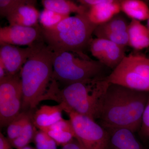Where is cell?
Listing matches in <instances>:
<instances>
[{"instance_id": "cell-24", "label": "cell", "mask_w": 149, "mask_h": 149, "mask_svg": "<svg viewBox=\"0 0 149 149\" xmlns=\"http://www.w3.org/2000/svg\"><path fill=\"white\" fill-rule=\"evenodd\" d=\"M33 142L37 149H57L54 140L42 130H37Z\"/></svg>"}, {"instance_id": "cell-18", "label": "cell", "mask_w": 149, "mask_h": 149, "mask_svg": "<svg viewBox=\"0 0 149 149\" xmlns=\"http://www.w3.org/2000/svg\"><path fill=\"white\" fill-rule=\"evenodd\" d=\"M128 46L136 50L149 47V31L141 22L131 19L128 27Z\"/></svg>"}, {"instance_id": "cell-17", "label": "cell", "mask_w": 149, "mask_h": 149, "mask_svg": "<svg viewBox=\"0 0 149 149\" xmlns=\"http://www.w3.org/2000/svg\"><path fill=\"white\" fill-rule=\"evenodd\" d=\"M47 133L58 146H63L76 139L71 121L63 118L52 125L40 130Z\"/></svg>"}, {"instance_id": "cell-1", "label": "cell", "mask_w": 149, "mask_h": 149, "mask_svg": "<svg viewBox=\"0 0 149 149\" xmlns=\"http://www.w3.org/2000/svg\"><path fill=\"white\" fill-rule=\"evenodd\" d=\"M149 93L110 83L99 119L107 131L125 128L139 132Z\"/></svg>"}, {"instance_id": "cell-15", "label": "cell", "mask_w": 149, "mask_h": 149, "mask_svg": "<svg viewBox=\"0 0 149 149\" xmlns=\"http://www.w3.org/2000/svg\"><path fill=\"white\" fill-rule=\"evenodd\" d=\"M107 131L109 134V149H145L131 130L120 128Z\"/></svg>"}, {"instance_id": "cell-12", "label": "cell", "mask_w": 149, "mask_h": 149, "mask_svg": "<svg viewBox=\"0 0 149 149\" xmlns=\"http://www.w3.org/2000/svg\"><path fill=\"white\" fill-rule=\"evenodd\" d=\"M129 23L125 17L119 13L109 21L97 25L93 34L97 38L109 40L125 47L129 44Z\"/></svg>"}, {"instance_id": "cell-8", "label": "cell", "mask_w": 149, "mask_h": 149, "mask_svg": "<svg viewBox=\"0 0 149 149\" xmlns=\"http://www.w3.org/2000/svg\"><path fill=\"white\" fill-rule=\"evenodd\" d=\"M22 93L20 72L0 80V126L7 127L22 112Z\"/></svg>"}, {"instance_id": "cell-11", "label": "cell", "mask_w": 149, "mask_h": 149, "mask_svg": "<svg viewBox=\"0 0 149 149\" xmlns=\"http://www.w3.org/2000/svg\"><path fill=\"white\" fill-rule=\"evenodd\" d=\"M39 42L25 48L0 44V61L2 62L8 75H15L20 72L24 63L35 52Z\"/></svg>"}, {"instance_id": "cell-29", "label": "cell", "mask_w": 149, "mask_h": 149, "mask_svg": "<svg viewBox=\"0 0 149 149\" xmlns=\"http://www.w3.org/2000/svg\"><path fill=\"white\" fill-rule=\"evenodd\" d=\"M7 76H8V74L3 65L2 62L0 61V80H2Z\"/></svg>"}, {"instance_id": "cell-14", "label": "cell", "mask_w": 149, "mask_h": 149, "mask_svg": "<svg viewBox=\"0 0 149 149\" xmlns=\"http://www.w3.org/2000/svg\"><path fill=\"white\" fill-rule=\"evenodd\" d=\"M120 11V1L107 0L105 2L90 8L87 15L91 22L98 25L109 21Z\"/></svg>"}, {"instance_id": "cell-4", "label": "cell", "mask_w": 149, "mask_h": 149, "mask_svg": "<svg viewBox=\"0 0 149 149\" xmlns=\"http://www.w3.org/2000/svg\"><path fill=\"white\" fill-rule=\"evenodd\" d=\"M97 26L90 21L87 13L77 14L67 17L52 28L41 27L42 37L54 52H83L89 47Z\"/></svg>"}, {"instance_id": "cell-20", "label": "cell", "mask_w": 149, "mask_h": 149, "mask_svg": "<svg viewBox=\"0 0 149 149\" xmlns=\"http://www.w3.org/2000/svg\"><path fill=\"white\" fill-rule=\"evenodd\" d=\"M120 10L126 15L138 21L148 20L149 18V6L141 0L120 1Z\"/></svg>"}, {"instance_id": "cell-5", "label": "cell", "mask_w": 149, "mask_h": 149, "mask_svg": "<svg viewBox=\"0 0 149 149\" xmlns=\"http://www.w3.org/2000/svg\"><path fill=\"white\" fill-rule=\"evenodd\" d=\"M52 80L64 86L101 76L105 65L83 52H53Z\"/></svg>"}, {"instance_id": "cell-21", "label": "cell", "mask_w": 149, "mask_h": 149, "mask_svg": "<svg viewBox=\"0 0 149 149\" xmlns=\"http://www.w3.org/2000/svg\"><path fill=\"white\" fill-rule=\"evenodd\" d=\"M32 116L33 114L27 120L18 137L9 142L13 148L21 149L28 146L31 142H33L37 130L32 121Z\"/></svg>"}, {"instance_id": "cell-30", "label": "cell", "mask_w": 149, "mask_h": 149, "mask_svg": "<svg viewBox=\"0 0 149 149\" xmlns=\"http://www.w3.org/2000/svg\"><path fill=\"white\" fill-rule=\"evenodd\" d=\"M21 149H37L34 148H32V147H31L29 146H27L24 147V148H23Z\"/></svg>"}, {"instance_id": "cell-10", "label": "cell", "mask_w": 149, "mask_h": 149, "mask_svg": "<svg viewBox=\"0 0 149 149\" xmlns=\"http://www.w3.org/2000/svg\"><path fill=\"white\" fill-rule=\"evenodd\" d=\"M89 47L93 56L104 65L113 70L126 56L125 47L105 39H92Z\"/></svg>"}, {"instance_id": "cell-26", "label": "cell", "mask_w": 149, "mask_h": 149, "mask_svg": "<svg viewBox=\"0 0 149 149\" xmlns=\"http://www.w3.org/2000/svg\"><path fill=\"white\" fill-rule=\"evenodd\" d=\"M139 132L141 137L149 141V100L143 114L142 123Z\"/></svg>"}, {"instance_id": "cell-13", "label": "cell", "mask_w": 149, "mask_h": 149, "mask_svg": "<svg viewBox=\"0 0 149 149\" xmlns=\"http://www.w3.org/2000/svg\"><path fill=\"white\" fill-rule=\"evenodd\" d=\"M36 1L19 7L6 17L10 25L32 27L39 25L40 13L35 8Z\"/></svg>"}, {"instance_id": "cell-9", "label": "cell", "mask_w": 149, "mask_h": 149, "mask_svg": "<svg viewBox=\"0 0 149 149\" xmlns=\"http://www.w3.org/2000/svg\"><path fill=\"white\" fill-rule=\"evenodd\" d=\"M42 41L40 25L32 27L10 25L0 28V44L32 47Z\"/></svg>"}, {"instance_id": "cell-27", "label": "cell", "mask_w": 149, "mask_h": 149, "mask_svg": "<svg viewBox=\"0 0 149 149\" xmlns=\"http://www.w3.org/2000/svg\"><path fill=\"white\" fill-rule=\"evenodd\" d=\"M13 148L7 138L3 135L1 132H0V149H13Z\"/></svg>"}, {"instance_id": "cell-23", "label": "cell", "mask_w": 149, "mask_h": 149, "mask_svg": "<svg viewBox=\"0 0 149 149\" xmlns=\"http://www.w3.org/2000/svg\"><path fill=\"white\" fill-rule=\"evenodd\" d=\"M69 17L70 15L61 14L45 8L40 13L39 22L41 27L49 29L55 27L60 22Z\"/></svg>"}, {"instance_id": "cell-7", "label": "cell", "mask_w": 149, "mask_h": 149, "mask_svg": "<svg viewBox=\"0 0 149 149\" xmlns=\"http://www.w3.org/2000/svg\"><path fill=\"white\" fill-rule=\"evenodd\" d=\"M74 129L76 139L85 149H109L108 132L95 120L69 111L66 112Z\"/></svg>"}, {"instance_id": "cell-22", "label": "cell", "mask_w": 149, "mask_h": 149, "mask_svg": "<svg viewBox=\"0 0 149 149\" xmlns=\"http://www.w3.org/2000/svg\"><path fill=\"white\" fill-rule=\"evenodd\" d=\"M33 113L32 111H22L7 126V139L9 142L17 138L22 131L24 125Z\"/></svg>"}, {"instance_id": "cell-25", "label": "cell", "mask_w": 149, "mask_h": 149, "mask_svg": "<svg viewBox=\"0 0 149 149\" xmlns=\"http://www.w3.org/2000/svg\"><path fill=\"white\" fill-rule=\"evenodd\" d=\"M30 0H0V15L7 17L19 7L27 4Z\"/></svg>"}, {"instance_id": "cell-31", "label": "cell", "mask_w": 149, "mask_h": 149, "mask_svg": "<svg viewBox=\"0 0 149 149\" xmlns=\"http://www.w3.org/2000/svg\"><path fill=\"white\" fill-rule=\"evenodd\" d=\"M147 27L148 28L149 31V18L148 19V22H147Z\"/></svg>"}, {"instance_id": "cell-28", "label": "cell", "mask_w": 149, "mask_h": 149, "mask_svg": "<svg viewBox=\"0 0 149 149\" xmlns=\"http://www.w3.org/2000/svg\"><path fill=\"white\" fill-rule=\"evenodd\" d=\"M60 149H81V146L79 142L74 139L72 142L65 145Z\"/></svg>"}, {"instance_id": "cell-16", "label": "cell", "mask_w": 149, "mask_h": 149, "mask_svg": "<svg viewBox=\"0 0 149 149\" xmlns=\"http://www.w3.org/2000/svg\"><path fill=\"white\" fill-rule=\"evenodd\" d=\"M63 109L61 104L55 106L43 105L32 116V121L39 130L47 128L62 119Z\"/></svg>"}, {"instance_id": "cell-6", "label": "cell", "mask_w": 149, "mask_h": 149, "mask_svg": "<svg viewBox=\"0 0 149 149\" xmlns=\"http://www.w3.org/2000/svg\"><path fill=\"white\" fill-rule=\"evenodd\" d=\"M105 78L110 83L149 93V58L131 53Z\"/></svg>"}, {"instance_id": "cell-19", "label": "cell", "mask_w": 149, "mask_h": 149, "mask_svg": "<svg viewBox=\"0 0 149 149\" xmlns=\"http://www.w3.org/2000/svg\"><path fill=\"white\" fill-rule=\"evenodd\" d=\"M42 3L45 8L61 14H83L87 13L88 10L86 7L80 4L78 5L69 0H42Z\"/></svg>"}, {"instance_id": "cell-2", "label": "cell", "mask_w": 149, "mask_h": 149, "mask_svg": "<svg viewBox=\"0 0 149 149\" xmlns=\"http://www.w3.org/2000/svg\"><path fill=\"white\" fill-rule=\"evenodd\" d=\"M110 83L100 76L59 88L53 80L47 100L57 102L65 112L72 111L94 120L98 119Z\"/></svg>"}, {"instance_id": "cell-3", "label": "cell", "mask_w": 149, "mask_h": 149, "mask_svg": "<svg viewBox=\"0 0 149 149\" xmlns=\"http://www.w3.org/2000/svg\"><path fill=\"white\" fill-rule=\"evenodd\" d=\"M53 52L39 42L20 72L22 93V111H32L46 96L52 81Z\"/></svg>"}]
</instances>
